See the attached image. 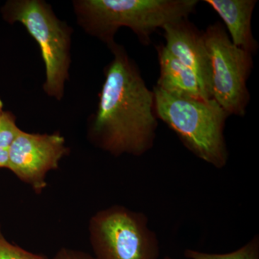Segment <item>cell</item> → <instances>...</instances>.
Listing matches in <instances>:
<instances>
[{
	"label": "cell",
	"mask_w": 259,
	"mask_h": 259,
	"mask_svg": "<svg viewBox=\"0 0 259 259\" xmlns=\"http://www.w3.org/2000/svg\"><path fill=\"white\" fill-rule=\"evenodd\" d=\"M185 256L189 259H259V238L255 236L239 249L227 253H208L186 249ZM163 259H173L166 256Z\"/></svg>",
	"instance_id": "cell-11"
},
{
	"label": "cell",
	"mask_w": 259,
	"mask_h": 259,
	"mask_svg": "<svg viewBox=\"0 0 259 259\" xmlns=\"http://www.w3.org/2000/svg\"><path fill=\"white\" fill-rule=\"evenodd\" d=\"M109 49L113 59L105 67L88 137L96 147L113 156H141L153 148L156 138L154 95L124 47L115 42Z\"/></svg>",
	"instance_id": "cell-1"
},
{
	"label": "cell",
	"mask_w": 259,
	"mask_h": 259,
	"mask_svg": "<svg viewBox=\"0 0 259 259\" xmlns=\"http://www.w3.org/2000/svg\"><path fill=\"white\" fill-rule=\"evenodd\" d=\"M160 76L157 88L171 95L194 100H208L197 76L172 56L164 46L157 49Z\"/></svg>",
	"instance_id": "cell-10"
},
{
	"label": "cell",
	"mask_w": 259,
	"mask_h": 259,
	"mask_svg": "<svg viewBox=\"0 0 259 259\" xmlns=\"http://www.w3.org/2000/svg\"><path fill=\"white\" fill-rule=\"evenodd\" d=\"M8 167V151L0 149V168Z\"/></svg>",
	"instance_id": "cell-15"
},
{
	"label": "cell",
	"mask_w": 259,
	"mask_h": 259,
	"mask_svg": "<svg viewBox=\"0 0 259 259\" xmlns=\"http://www.w3.org/2000/svg\"><path fill=\"white\" fill-rule=\"evenodd\" d=\"M156 117L176 133L197 157L221 168L228 160L224 139L228 114L215 100H194L171 95L154 87Z\"/></svg>",
	"instance_id": "cell-3"
},
{
	"label": "cell",
	"mask_w": 259,
	"mask_h": 259,
	"mask_svg": "<svg viewBox=\"0 0 259 259\" xmlns=\"http://www.w3.org/2000/svg\"><path fill=\"white\" fill-rule=\"evenodd\" d=\"M20 131L15 116L12 112H4L0 120V149L8 150Z\"/></svg>",
	"instance_id": "cell-13"
},
{
	"label": "cell",
	"mask_w": 259,
	"mask_h": 259,
	"mask_svg": "<svg viewBox=\"0 0 259 259\" xmlns=\"http://www.w3.org/2000/svg\"><path fill=\"white\" fill-rule=\"evenodd\" d=\"M52 259H96L82 250L61 248L56 252Z\"/></svg>",
	"instance_id": "cell-14"
},
{
	"label": "cell",
	"mask_w": 259,
	"mask_h": 259,
	"mask_svg": "<svg viewBox=\"0 0 259 259\" xmlns=\"http://www.w3.org/2000/svg\"><path fill=\"white\" fill-rule=\"evenodd\" d=\"M88 230L96 259L159 258V241L144 213L112 206L95 213Z\"/></svg>",
	"instance_id": "cell-5"
},
{
	"label": "cell",
	"mask_w": 259,
	"mask_h": 259,
	"mask_svg": "<svg viewBox=\"0 0 259 259\" xmlns=\"http://www.w3.org/2000/svg\"><path fill=\"white\" fill-rule=\"evenodd\" d=\"M2 13L8 23L22 24L38 44L46 67L42 89L48 96L61 101L69 79L72 28L42 0H11Z\"/></svg>",
	"instance_id": "cell-4"
},
{
	"label": "cell",
	"mask_w": 259,
	"mask_h": 259,
	"mask_svg": "<svg viewBox=\"0 0 259 259\" xmlns=\"http://www.w3.org/2000/svg\"><path fill=\"white\" fill-rule=\"evenodd\" d=\"M197 0H76L77 23L89 35L110 47L122 27L131 28L140 42L148 45L151 35L168 24L185 20Z\"/></svg>",
	"instance_id": "cell-2"
},
{
	"label": "cell",
	"mask_w": 259,
	"mask_h": 259,
	"mask_svg": "<svg viewBox=\"0 0 259 259\" xmlns=\"http://www.w3.org/2000/svg\"><path fill=\"white\" fill-rule=\"evenodd\" d=\"M204 3L222 18L236 47L250 54L256 52L258 42L251 30L255 0H205Z\"/></svg>",
	"instance_id": "cell-9"
},
{
	"label": "cell",
	"mask_w": 259,
	"mask_h": 259,
	"mask_svg": "<svg viewBox=\"0 0 259 259\" xmlns=\"http://www.w3.org/2000/svg\"><path fill=\"white\" fill-rule=\"evenodd\" d=\"M0 259H49L41 253H35L10 243L0 229Z\"/></svg>",
	"instance_id": "cell-12"
},
{
	"label": "cell",
	"mask_w": 259,
	"mask_h": 259,
	"mask_svg": "<svg viewBox=\"0 0 259 259\" xmlns=\"http://www.w3.org/2000/svg\"><path fill=\"white\" fill-rule=\"evenodd\" d=\"M7 151V168L40 194L47 188L48 173L59 168L70 150L59 133L29 134L20 130Z\"/></svg>",
	"instance_id": "cell-7"
},
{
	"label": "cell",
	"mask_w": 259,
	"mask_h": 259,
	"mask_svg": "<svg viewBox=\"0 0 259 259\" xmlns=\"http://www.w3.org/2000/svg\"><path fill=\"white\" fill-rule=\"evenodd\" d=\"M4 111H3V102L0 99V120H1L2 116H3Z\"/></svg>",
	"instance_id": "cell-16"
},
{
	"label": "cell",
	"mask_w": 259,
	"mask_h": 259,
	"mask_svg": "<svg viewBox=\"0 0 259 259\" xmlns=\"http://www.w3.org/2000/svg\"><path fill=\"white\" fill-rule=\"evenodd\" d=\"M162 30L167 50L193 72L207 96L212 99L210 61L202 32L187 19L168 24Z\"/></svg>",
	"instance_id": "cell-8"
},
{
	"label": "cell",
	"mask_w": 259,
	"mask_h": 259,
	"mask_svg": "<svg viewBox=\"0 0 259 259\" xmlns=\"http://www.w3.org/2000/svg\"><path fill=\"white\" fill-rule=\"evenodd\" d=\"M210 61L211 97L228 116H243L250 100L246 81L253 67L252 54L236 47L221 23L202 32Z\"/></svg>",
	"instance_id": "cell-6"
}]
</instances>
